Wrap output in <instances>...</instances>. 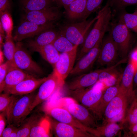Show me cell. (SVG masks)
Masks as SVG:
<instances>
[{
	"label": "cell",
	"instance_id": "obj_1",
	"mask_svg": "<svg viewBox=\"0 0 137 137\" xmlns=\"http://www.w3.org/2000/svg\"><path fill=\"white\" fill-rule=\"evenodd\" d=\"M111 9L108 0L106 5L98 13V18L83 44L78 60L94 47L99 41L102 39L110 25L112 16Z\"/></svg>",
	"mask_w": 137,
	"mask_h": 137
},
{
	"label": "cell",
	"instance_id": "obj_2",
	"mask_svg": "<svg viewBox=\"0 0 137 137\" xmlns=\"http://www.w3.org/2000/svg\"><path fill=\"white\" fill-rule=\"evenodd\" d=\"M36 95L32 93L17 97L5 112L9 125L15 128L19 127L31 112V106Z\"/></svg>",
	"mask_w": 137,
	"mask_h": 137
},
{
	"label": "cell",
	"instance_id": "obj_3",
	"mask_svg": "<svg viewBox=\"0 0 137 137\" xmlns=\"http://www.w3.org/2000/svg\"><path fill=\"white\" fill-rule=\"evenodd\" d=\"M98 18L97 14L92 19L67 24L61 28L59 33L75 45L83 44L91 27Z\"/></svg>",
	"mask_w": 137,
	"mask_h": 137
},
{
	"label": "cell",
	"instance_id": "obj_4",
	"mask_svg": "<svg viewBox=\"0 0 137 137\" xmlns=\"http://www.w3.org/2000/svg\"><path fill=\"white\" fill-rule=\"evenodd\" d=\"M110 29V33L119 54L124 58L128 53L131 44L130 30L119 19L117 22L112 24Z\"/></svg>",
	"mask_w": 137,
	"mask_h": 137
},
{
	"label": "cell",
	"instance_id": "obj_5",
	"mask_svg": "<svg viewBox=\"0 0 137 137\" xmlns=\"http://www.w3.org/2000/svg\"><path fill=\"white\" fill-rule=\"evenodd\" d=\"M14 61L16 67L35 77L43 73L42 69L32 60L20 42H17L15 44Z\"/></svg>",
	"mask_w": 137,
	"mask_h": 137
},
{
	"label": "cell",
	"instance_id": "obj_6",
	"mask_svg": "<svg viewBox=\"0 0 137 137\" xmlns=\"http://www.w3.org/2000/svg\"><path fill=\"white\" fill-rule=\"evenodd\" d=\"M64 82L62 80L54 70L41 85L38 92L32 104L31 111L43 101L48 99L59 87L62 86Z\"/></svg>",
	"mask_w": 137,
	"mask_h": 137
},
{
	"label": "cell",
	"instance_id": "obj_7",
	"mask_svg": "<svg viewBox=\"0 0 137 137\" xmlns=\"http://www.w3.org/2000/svg\"><path fill=\"white\" fill-rule=\"evenodd\" d=\"M104 90L93 87L89 89L71 91L73 97L82 105L95 113L103 94Z\"/></svg>",
	"mask_w": 137,
	"mask_h": 137
},
{
	"label": "cell",
	"instance_id": "obj_8",
	"mask_svg": "<svg viewBox=\"0 0 137 137\" xmlns=\"http://www.w3.org/2000/svg\"><path fill=\"white\" fill-rule=\"evenodd\" d=\"M61 16L58 8L52 6L39 10L26 12L25 18L26 20L42 25L54 23Z\"/></svg>",
	"mask_w": 137,
	"mask_h": 137
},
{
	"label": "cell",
	"instance_id": "obj_9",
	"mask_svg": "<svg viewBox=\"0 0 137 137\" xmlns=\"http://www.w3.org/2000/svg\"><path fill=\"white\" fill-rule=\"evenodd\" d=\"M53 24L40 25L25 20L18 27L13 39L17 42H20L24 39L37 36L44 30L52 28Z\"/></svg>",
	"mask_w": 137,
	"mask_h": 137
},
{
	"label": "cell",
	"instance_id": "obj_10",
	"mask_svg": "<svg viewBox=\"0 0 137 137\" xmlns=\"http://www.w3.org/2000/svg\"><path fill=\"white\" fill-rule=\"evenodd\" d=\"M78 47L71 52L60 53L59 58L55 65L54 70L60 79L64 82L74 67Z\"/></svg>",
	"mask_w": 137,
	"mask_h": 137
},
{
	"label": "cell",
	"instance_id": "obj_11",
	"mask_svg": "<svg viewBox=\"0 0 137 137\" xmlns=\"http://www.w3.org/2000/svg\"><path fill=\"white\" fill-rule=\"evenodd\" d=\"M118 54L117 47L109 33L102 41L97 62L101 66L110 65L115 62Z\"/></svg>",
	"mask_w": 137,
	"mask_h": 137
},
{
	"label": "cell",
	"instance_id": "obj_12",
	"mask_svg": "<svg viewBox=\"0 0 137 137\" xmlns=\"http://www.w3.org/2000/svg\"><path fill=\"white\" fill-rule=\"evenodd\" d=\"M102 39L99 41L95 46L79 60L70 74H80L87 71L97 60L101 46Z\"/></svg>",
	"mask_w": 137,
	"mask_h": 137
},
{
	"label": "cell",
	"instance_id": "obj_13",
	"mask_svg": "<svg viewBox=\"0 0 137 137\" xmlns=\"http://www.w3.org/2000/svg\"><path fill=\"white\" fill-rule=\"evenodd\" d=\"M44 110L57 121L70 125L90 133L91 128L88 127L82 124L75 118L67 109L62 107H56Z\"/></svg>",
	"mask_w": 137,
	"mask_h": 137
},
{
	"label": "cell",
	"instance_id": "obj_14",
	"mask_svg": "<svg viewBox=\"0 0 137 137\" xmlns=\"http://www.w3.org/2000/svg\"><path fill=\"white\" fill-rule=\"evenodd\" d=\"M46 77L37 78L32 76L26 78L16 85L7 89L5 92L16 95H25L32 93L45 81Z\"/></svg>",
	"mask_w": 137,
	"mask_h": 137
},
{
	"label": "cell",
	"instance_id": "obj_15",
	"mask_svg": "<svg viewBox=\"0 0 137 137\" xmlns=\"http://www.w3.org/2000/svg\"><path fill=\"white\" fill-rule=\"evenodd\" d=\"M66 109L75 118L84 126L91 128L96 126L94 118L87 108L82 105L75 101L69 104Z\"/></svg>",
	"mask_w": 137,
	"mask_h": 137
},
{
	"label": "cell",
	"instance_id": "obj_16",
	"mask_svg": "<svg viewBox=\"0 0 137 137\" xmlns=\"http://www.w3.org/2000/svg\"><path fill=\"white\" fill-rule=\"evenodd\" d=\"M136 70L135 65L129 60L122 73L119 90L126 94L129 99L134 98L133 80Z\"/></svg>",
	"mask_w": 137,
	"mask_h": 137
},
{
	"label": "cell",
	"instance_id": "obj_17",
	"mask_svg": "<svg viewBox=\"0 0 137 137\" xmlns=\"http://www.w3.org/2000/svg\"><path fill=\"white\" fill-rule=\"evenodd\" d=\"M32 76L18 67L9 64L8 72L5 80L0 85V93L16 85L22 80Z\"/></svg>",
	"mask_w": 137,
	"mask_h": 137
},
{
	"label": "cell",
	"instance_id": "obj_18",
	"mask_svg": "<svg viewBox=\"0 0 137 137\" xmlns=\"http://www.w3.org/2000/svg\"><path fill=\"white\" fill-rule=\"evenodd\" d=\"M124 58L111 66L102 69L100 73L98 81L104 84L106 89L108 87L119 84L120 82L122 73L119 72L116 67L126 60V59Z\"/></svg>",
	"mask_w": 137,
	"mask_h": 137
},
{
	"label": "cell",
	"instance_id": "obj_19",
	"mask_svg": "<svg viewBox=\"0 0 137 137\" xmlns=\"http://www.w3.org/2000/svg\"><path fill=\"white\" fill-rule=\"evenodd\" d=\"M102 70H97L77 77L69 83L68 89L71 91L79 90L94 85L98 81L99 75Z\"/></svg>",
	"mask_w": 137,
	"mask_h": 137
},
{
	"label": "cell",
	"instance_id": "obj_20",
	"mask_svg": "<svg viewBox=\"0 0 137 137\" xmlns=\"http://www.w3.org/2000/svg\"><path fill=\"white\" fill-rule=\"evenodd\" d=\"M128 99L127 95L119 90L117 94L109 103L105 108L104 114L106 118L110 119L126 108Z\"/></svg>",
	"mask_w": 137,
	"mask_h": 137
},
{
	"label": "cell",
	"instance_id": "obj_21",
	"mask_svg": "<svg viewBox=\"0 0 137 137\" xmlns=\"http://www.w3.org/2000/svg\"><path fill=\"white\" fill-rule=\"evenodd\" d=\"M56 136L59 137H94L89 132L70 125L57 121L54 123Z\"/></svg>",
	"mask_w": 137,
	"mask_h": 137
},
{
	"label": "cell",
	"instance_id": "obj_22",
	"mask_svg": "<svg viewBox=\"0 0 137 137\" xmlns=\"http://www.w3.org/2000/svg\"><path fill=\"white\" fill-rule=\"evenodd\" d=\"M32 50L38 53L45 60L54 67L59 57V52L52 44L41 46H28Z\"/></svg>",
	"mask_w": 137,
	"mask_h": 137
},
{
	"label": "cell",
	"instance_id": "obj_23",
	"mask_svg": "<svg viewBox=\"0 0 137 137\" xmlns=\"http://www.w3.org/2000/svg\"><path fill=\"white\" fill-rule=\"evenodd\" d=\"M87 0H74L64 7L69 19L74 20L83 19L86 11Z\"/></svg>",
	"mask_w": 137,
	"mask_h": 137
},
{
	"label": "cell",
	"instance_id": "obj_24",
	"mask_svg": "<svg viewBox=\"0 0 137 137\" xmlns=\"http://www.w3.org/2000/svg\"><path fill=\"white\" fill-rule=\"evenodd\" d=\"M58 34L52 28L47 29L37 35L34 40L29 41L28 46H41L52 44Z\"/></svg>",
	"mask_w": 137,
	"mask_h": 137
},
{
	"label": "cell",
	"instance_id": "obj_25",
	"mask_svg": "<svg viewBox=\"0 0 137 137\" xmlns=\"http://www.w3.org/2000/svg\"><path fill=\"white\" fill-rule=\"evenodd\" d=\"M22 8L25 12L42 10L52 6L54 0H21Z\"/></svg>",
	"mask_w": 137,
	"mask_h": 137
},
{
	"label": "cell",
	"instance_id": "obj_26",
	"mask_svg": "<svg viewBox=\"0 0 137 137\" xmlns=\"http://www.w3.org/2000/svg\"><path fill=\"white\" fill-rule=\"evenodd\" d=\"M50 124L47 117H43L37 122L32 128L30 137H49Z\"/></svg>",
	"mask_w": 137,
	"mask_h": 137
},
{
	"label": "cell",
	"instance_id": "obj_27",
	"mask_svg": "<svg viewBox=\"0 0 137 137\" xmlns=\"http://www.w3.org/2000/svg\"><path fill=\"white\" fill-rule=\"evenodd\" d=\"M119 89V84L107 88L105 90V92L103 93L95 113L100 114L104 111L107 104L118 93Z\"/></svg>",
	"mask_w": 137,
	"mask_h": 137
},
{
	"label": "cell",
	"instance_id": "obj_28",
	"mask_svg": "<svg viewBox=\"0 0 137 137\" xmlns=\"http://www.w3.org/2000/svg\"><path fill=\"white\" fill-rule=\"evenodd\" d=\"M52 44L60 53L71 52L78 46L73 44L66 37L60 35L59 33L58 36Z\"/></svg>",
	"mask_w": 137,
	"mask_h": 137
},
{
	"label": "cell",
	"instance_id": "obj_29",
	"mask_svg": "<svg viewBox=\"0 0 137 137\" xmlns=\"http://www.w3.org/2000/svg\"><path fill=\"white\" fill-rule=\"evenodd\" d=\"M12 36H6L3 45V53L10 65L15 66L14 61V57L15 50V45Z\"/></svg>",
	"mask_w": 137,
	"mask_h": 137
},
{
	"label": "cell",
	"instance_id": "obj_30",
	"mask_svg": "<svg viewBox=\"0 0 137 137\" xmlns=\"http://www.w3.org/2000/svg\"><path fill=\"white\" fill-rule=\"evenodd\" d=\"M38 120V116L34 115L24 121L22 125L18 128L17 137H29L32 128Z\"/></svg>",
	"mask_w": 137,
	"mask_h": 137
},
{
	"label": "cell",
	"instance_id": "obj_31",
	"mask_svg": "<svg viewBox=\"0 0 137 137\" xmlns=\"http://www.w3.org/2000/svg\"><path fill=\"white\" fill-rule=\"evenodd\" d=\"M120 129L119 126L115 122H110L105 126L94 129L95 135L112 137L117 134Z\"/></svg>",
	"mask_w": 137,
	"mask_h": 137
},
{
	"label": "cell",
	"instance_id": "obj_32",
	"mask_svg": "<svg viewBox=\"0 0 137 137\" xmlns=\"http://www.w3.org/2000/svg\"><path fill=\"white\" fill-rule=\"evenodd\" d=\"M119 19L130 30L137 32V15L125 11L121 14Z\"/></svg>",
	"mask_w": 137,
	"mask_h": 137
},
{
	"label": "cell",
	"instance_id": "obj_33",
	"mask_svg": "<svg viewBox=\"0 0 137 137\" xmlns=\"http://www.w3.org/2000/svg\"><path fill=\"white\" fill-rule=\"evenodd\" d=\"M9 11L6 10L0 12V22L7 36H12L13 22Z\"/></svg>",
	"mask_w": 137,
	"mask_h": 137
},
{
	"label": "cell",
	"instance_id": "obj_34",
	"mask_svg": "<svg viewBox=\"0 0 137 137\" xmlns=\"http://www.w3.org/2000/svg\"><path fill=\"white\" fill-rule=\"evenodd\" d=\"M111 8L115 11L123 10L128 6L137 5V0H109Z\"/></svg>",
	"mask_w": 137,
	"mask_h": 137
},
{
	"label": "cell",
	"instance_id": "obj_35",
	"mask_svg": "<svg viewBox=\"0 0 137 137\" xmlns=\"http://www.w3.org/2000/svg\"><path fill=\"white\" fill-rule=\"evenodd\" d=\"M5 93L0 95V113L6 112L13 101L18 97L16 95Z\"/></svg>",
	"mask_w": 137,
	"mask_h": 137
},
{
	"label": "cell",
	"instance_id": "obj_36",
	"mask_svg": "<svg viewBox=\"0 0 137 137\" xmlns=\"http://www.w3.org/2000/svg\"><path fill=\"white\" fill-rule=\"evenodd\" d=\"M104 0H87L85 12L83 20H86L92 13L99 8Z\"/></svg>",
	"mask_w": 137,
	"mask_h": 137
},
{
	"label": "cell",
	"instance_id": "obj_37",
	"mask_svg": "<svg viewBox=\"0 0 137 137\" xmlns=\"http://www.w3.org/2000/svg\"><path fill=\"white\" fill-rule=\"evenodd\" d=\"M128 118L130 126L137 123V100L135 99L130 109Z\"/></svg>",
	"mask_w": 137,
	"mask_h": 137
},
{
	"label": "cell",
	"instance_id": "obj_38",
	"mask_svg": "<svg viewBox=\"0 0 137 137\" xmlns=\"http://www.w3.org/2000/svg\"><path fill=\"white\" fill-rule=\"evenodd\" d=\"M9 63L7 61L5 63L0 65V85L3 82L7 74Z\"/></svg>",
	"mask_w": 137,
	"mask_h": 137
},
{
	"label": "cell",
	"instance_id": "obj_39",
	"mask_svg": "<svg viewBox=\"0 0 137 137\" xmlns=\"http://www.w3.org/2000/svg\"><path fill=\"white\" fill-rule=\"evenodd\" d=\"M10 8V0H0V12L6 10L9 11Z\"/></svg>",
	"mask_w": 137,
	"mask_h": 137
},
{
	"label": "cell",
	"instance_id": "obj_40",
	"mask_svg": "<svg viewBox=\"0 0 137 137\" xmlns=\"http://www.w3.org/2000/svg\"><path fill=\"white\" fill-rule=\"evenodd\" d=\"M5 112L0 113V137L5 128L6 125V120L5 119Z\"/></svg>",
	"mask_w": 137,
	"mask_h": 137
},
{
	"label": "cell",
	"instance_id": "obj_41",
	"mask_svg": "<svg viewBox=\"0 0 137 137\" xmlns=\"http://www.w3.org/2000/svg\"><path fill=\"white\" fill-rule=\"evenodd\" d=\"M129 60L134 64L137 70V47L135 48L131 53Z\"/></svg>",
	"mask_w": 137,
	"mask_h": 137
},
{
	"label": "cell",
	"instance_id": "obj_42",
	"mask_svg": "<svg viewBox=\"0 0 137 137\" xmlns=\"http://www.w3.org/2000/svg\"><path fill=\"white\" fill-rule=\"evenodd\" d=\"M125 110L126 108L123 109L117 115L109 119V121L110 123L116 122L121 121L124 117Z\"/></svg>",
	"mask_w": 137,
	"mask_h": 137
},
{
	"label": "cell",
	"instance_id": "obj_43",
	"mask_svg": "<svg viewBox=\"0 0 137 137\" xmlns=\"http://www.w3.org/2000/svg\"><path fill=\"white\" fill-rule=\"evenodd\" d=\"M15 128L9 125L7 127L5 128L0 137H9L11 133Z\"/></svg>",
	"mask_w": 137,
	"mask_h": 137
},
{
	"label": "cell",
	"instance_id": "obj_44",
	"mask_svg": "<svg viewBox=\"0 0 137 137\" xmlns=\"http://www.w3.org/2000/svg\"><path fill=\"white\" fill-rule=\"evenodd\" d=\"M74 0H54L58 6H63L64 8L69 5Z\"/></svg>",
	"mask_w": 137,
	"mask_h": 137
},
{
	"label": "cell",
	"instance_id": "obj_45",
	"mask_svg": "<svg viewBox=\"0 0 137 137\" xmlns=\"http://www.w3.org/2000/svg\"><path fill=\"white\" fill-rule=\"evenodd\" d=\"M131 132L135 136L137 137V123L130 126V127Z\"/></svg>",
	"mask_w": 137,
	"mask_h": 137
},
{
	"label": "cell",
	"instance_id": "obj_46",
	"mask_svg": "<svg viewBox=\"0 0 137 137\" xmlns=\"http://www.w3.org/2000/svg\"><path fill=\"white\" fill-rule=\"evenodd\" d=\"M137 86V69L136 70L134 77L133 80V87Z\"/></svg>",
	"mask_w": 137,
	"mask_h": 137
},
{
	"label": "cell",
	"instance_id": "obj_47",
	"mask_svg": "<svg viewBox=\"0 0 137 137\" xmlns=\"http://www.w3.org/2000/svg\"><path fill=\"white\" fill-rule=\"evenodd\" d=\"M18 128H16L11 132L9 137H17Z\"/></svg>",
	"mask_w": 137,
	"mask_h": 137
},
{
	"label": "cell",
	"instance_id": "obj_48",
	"mask_svg": "<svg viewBox=\"0 0 137 137\" xmlns=\"http://www.w3.org/2000/svg\"><path fill=\"white\" fill-rule=\"evenodd\" d=\"M3 53L2 52V50L0 49V65L2 64V63L3 61Z\"/></svg>",
	"mask_w": 137,
	"mask_h": 137
},
{
	"label": "cell",
	"instance_id": "obj_49",
	"mask_svg": "<svg viewBox=\"0 0 137 137\" xmlns=\"http://www.w3.org/2000/svg\"><path fill=\"white\" fill-rule=\"evenodd\" d=\"M3 34L0 33V47H2L3 44Z\"/></svg>",
	"mask_w": 137,
	"mask_h": 137
},
{
	"label": "cell",
	"instance_id": "obj_50",
	"mask_svg": "<svg viewBox=\"0 0 137 137\" xmlns=\"http://www.w3.org/2000/svg\"><path fill=\"white\" fill-rule=\"evenodd\" d=\"M134 99L137 100V89L134 91Z\"/></svg>",
	"mask_w": 137,
	"mask_h": 137
},
{
	"label": "cell",
	"instance_id": "obj_51",
	"mask_svg": "<svg viewBox=\"0 0 137 137\" xmlns=\"http://www.w3.org/2000/svg\"><path fill=\"white\" fill-rule=\"evenodd\" d=\"M133 13L137 15V10H136Z\"/></svg>",
	"mask_w": 137,
	"mask_h": 137
}]
</instances>
